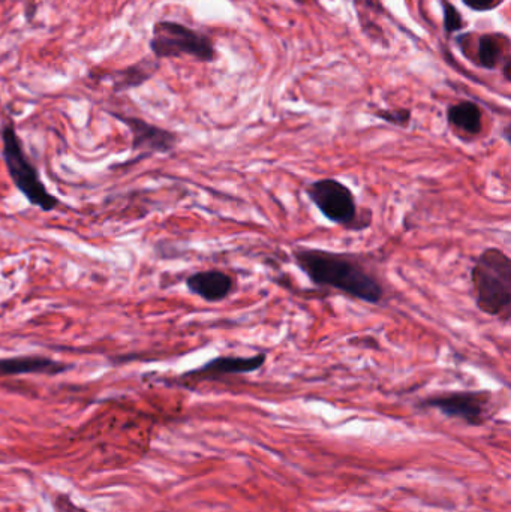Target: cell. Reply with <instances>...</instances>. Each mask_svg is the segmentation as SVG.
Returning <instances> with one entry per match:
<instances>
[{
    "label": "cell",
    "mask_w": 511,
    "mask_h": 512,
    "mask_svg": "<svg viewBox=\"0 0 511 512\" xmlns=\"http://www.w3.org/2000/svg\"><path fill=\"white\" fill-rule=\"evenodd\" d=\"M72 364L54 360L45 355H17V357L0 358V379L8 376L45 375L57 376L69 372Z\"/></svg>",
    "instance_id": "cell-9"
},
{
    "label": "cell",
    "mask_w": 511,
    "mask_h": 512,
    "mask_svg": "<svg viewBox=\"0 0 511 512\" xmlns=\"http://www.w3.org/2000/svg\"><path fill=\"white\" fill-rule=\"evenodd\" d=\"M306 195L318 212L332 224L356 231L365 230L371 225V219H360L353 191L339 180H315L306 186Z\"/></svg>",
    "instance_id": "cell-5"
},
{
    "label": "cell",
    "mask_w": 511,
    "mask_h": 512,
    "mask_svg": "<svg viewBox=\"0 0 511 512\" xmlns=\"http://www.w3.org/2000/svg\"><path fill=\"white\" fill-rule=\"evenodd\" d=\"M158 69V59H155V57H143L138 62L119 69V71L110 72L105 77L111 81L113 92L123 93L146 84L158 72Z\"/></svg>",
    "instance_id": "cell-11"
},
{
    "label": "cell",
    "mask_w": 511,
    "mask_h": 512,
    "mask_svg": "<svg viewBox=\"0 0 511 512\" xmlns=\"http://www.w3.org/2000/svg\"><path fill=\"white\" fill-rule=\"evenodd\" d=\"M462 3L473 11L488 12L498 8L503 0H462Z\"/></svg>",
    "instance_id": "cell-16"
},
{
    "label": "cell",
    "mask_w": 511,
    "mask_h": 512,
    "mask_svg": "<svg viewBox=\"0 0 511 512\" xmlns=\"http://www.w3.org/2000/svg\"><path fill=\"white\" fill-rule=\"evenodd\" d=\"M267 355L264 352L252 357H236V355H221L212 358L204 366L189 370L179 376L180 381L204 382L216 381L231 375H246L257 372L266 364Z\"/></svg>",
    "instance_id": "cell-8"
},
{
    "label": "cell",
    "mask_w": 511,
    "mask_h": 512,
    "mask_svg": "<svg viewBox=\"0 0 511 512\" xmlns=\"http://www.w3.org/2000/svg\"><path fill=\"white\" fill-rule=\"evenodd\" d=\"M111 116L123 123L131 132L132 152L140 153L137 159L149 158L152 155H167L173 152L179 143L177 134L140 117L117 113H111Z\"/></svg>",
    "instance_id": "cell-7"
},
{
    "label": "cell",
    "mask_w": 511,
    "mask_h": 512,
    "mask_svg": "<svg viewBox=\"0 0 511 512\" xmlns=\"http://www.w3.org/2000/svg\"><path fill=\"white\" fill-rule=\"evenodd\" d=\"M474 301L480 312L504 322L511 316V259L498 248H488L477 256L471 268Z\"/></svg>",
    "instance_id": "cell-2"
},
{
    "label": "cell",
    "mask_w": 511,
    "mask_h": 512,
    "mask_svg": "<svg viewBox=\"0 0 511 512\" xmlns=\"http://www.w3.org/2000/svg\"><path fill=\"white\" fill-rule=\"evenodd\" d=\"M503 39H506V36L501 33H485L479 36L476 62L480 68L494 71L509 57L504 56V47L501 44Z\"/></svg>",
    "instance_id": "cell-13"
},
{
    "label": "cell",
    "mask_w": 511,
    "mask_h": 512,
    "mask_svg": "<svg viewBox=\"0 0 511 512\" xmlns=\"http://www.w3.org/2000/svg\"><path fill=\"white\" fill-rule=\"evenodd\" d=\"M0 140H2L3 162L12 185L26 198L30 206L45 213L56 210L60 206L59 198L51 194L42 182L38 168L27 156L23 141L18 137L17 129L12 123L3 125Z\"/></svg>",
    "instance_id": "cell-3"
},
{
    "label": "cell",
    "mask_w": 511,
    "mask_h": 512,
    "mask_svg": "<svg viewBox=\"0 0 511 512\" xmlns=\"http://www.w3.org/2000/svg\"><path fill=\"white\" fill-rule=\"evenodd\" d=\"M293 2L300 3V5H303V3L311 2V0H293Z\"/></svg>",
    "instance_id": "cell-18"
},
{
    "label": "cell",
    "mask_w": 511,
    "mask_h": 512,
    "mask_svg": "<svg viewBox=\"0 0 511 512\" xmlns=\"http://www.w3.org/2000/svg\"><path fill=\"white\" fill-rule=\"evenodd\" d=\"M450 128L468 137H477L483 131V111L476 102L462 101L447 108Z\"/></svg>",
    "instance_id": "cell-12"
},
{
    "label": "cell",
    "mask_w": 511,
    "mask_h": 512,
    "mask_svg": "<svg viewBox=\"0 0 511 512\" xmlns=\"http://www.w3.org/2000/svg\"><path fill=\"white\" fill-rule=\"evenodd\" d=\"M150 51L155 59L191 57L201 63L218 60L212 38L179 21L159 20L153 24Z\"/></svg>",
    "instance_id": "cell-4"
},
{
    "label": "cell",
    "mask_w": 511,
    "mask_h": 512,
    "mask_svg": "<svg viewBox=\"0 0 511 512\" xmlns=\"http://www.w3.org/2000/svg\"><path fill=\"white\" fill-rule=\"evenodd\" d=\"M374 116L390 125L399 126V128H408L411 122V110L408 108H396V110L381 108V110L375 111Z\"/></svg>",
    "instance_id": "cell-15"
},
{
    "label": "cell",
    "mask_w": 511,
    "mask_h": 512,
    "mask_svg": "<svg viewBox=\"0 0 511 512\" xmlns=\"http://www.w3.org/2000/svg\"><path fill=\"white\" fill-rule=\"evenodd\" d=\"M293 256L314 285L336 289L363 303L383 301V285L356 256L315 248H296Z\"/></svg>",
    "instance_id": "cell-1"
},
{
    "label": "cell",
    "mask_w": 511,
    "mask_h": 512,
    "mask_svg": "<svg viewBox=\"0 0 511 512\" xmlns=\"http://www.w3.org/2000/svg\"><path fill=\"white\" fill-rule=\"evenodd\" d=\"M186 288L206 303L224 301L234 291L233 277L221 270H203L188 276Z\"/></svg>",
    "instance_id": "cell-10"
},
{
    "label": "cell",
    "mask_w": 511,
    "mask_h": 512,
    "mask_svg": "<svg viewBox=\"0 0 511 512\" xmlns=\"http://www.w3.org/2000/svg\"><path fill=\"white\" fill-rule=\"evenodd\" d=\"M491 393L489 391H453L429 397L420 403L422 408L437 409L450 418H459L470 426H482L488 418Z\"/></svg>",
    "instance_id": "cell-6"
},
{
    "label": "cell",
    "mask_w": 511,
    "mask_h": 512,
    "mask_svg": "<svg viewBox=\"0 0 511 512\" xmlns=\"http://www.w3.org/2000/svg\"><path fill=\"white\" fill-rule=\"evenodd\" d=\"M54 508H56V512H87L81 510V508L75 507L68 496H57L56 502H54Z\"/></svg>",
    "instance_id": "cell-17"
},
{
    "label": "cell",
    "mask_w": 511,
    "mask_h": 512,
    "mask_svg": "<svg viewBox=\"0 0 511 512\" xmlns=\"http://www.w3.org/2000/svg\"><path fill=\"white\" fill-rule=\"evenodd\" d=\"M440 2L441 8H443L444 32L450 36L464 29L465 20L461 12L458 11V8H456L452 2H449V0H440Z\"/></svg>",
    "instance_id": "cell-14"
}]
</instances>
